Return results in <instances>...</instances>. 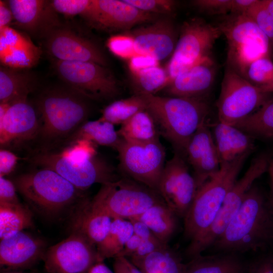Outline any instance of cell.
Masks as SVG:
<instances>
[{
  "instance_id": "6da1fadb",
  "label": "cell",
  "mask_w": 273,
  "mask_h": 273,
  "mask_svg": "<svg viewBox=\"0 0 273 273\" xmlns=\"http://www.w3.org/2000/svg\"><path fill=\"white\" fill-rule=\"evenodd\" d=\"M273 245V198L254 184L239 209L211 247L217 253L240 254Z\"/></svg>"
},
{
  "instance_id": "7a4b0ae2",
  "label": "cell",
  "mask_w": 273,
  "mask_h": 273,
  "mask_svg": "<svg viewBox=\"0 0 273 273\" xmlns=\"http://www.w3.org/2000/svg\"><path fill=\"white\" fill-rule=\"evenodd\" d=\"M143 95L146 110L154 118L160 135L171 144L174 153L186 159L190 140L206 121L208 104L203 99Z\"/></svg>"
},
{
  "instance_id": "3957f363",
  "label": "cell",
  "mask_w": 273,
  "mask_h": 273,
  "mask_svg": "<svg viewBox=\"0 0 273 273\" xmlns=\"http://www.w3.org/2000/svg\"><path fill=\"white\" fill-rule=\"evenodd\" d=\"M88 100L67 86L50 88L40 94L36 107L40 118L37 139L46 147L42 151L64 143L87 121L90 112Z\"/></svg>"
},
{
  "instance_id": "277c9868",
  "label": "cell",
  "mask_w": 273,
  "mask_h": 273,
  "mask_svg": "<svg viewBox=\"0 0 273 273\" xmlns=\"http://www.w3.org/2000/svg\"><path fill=\"white\" fill-rule=\"evenodd\" d=\"M17 192L31 208L48 217L70 211L87 197L55 171L40 168L21 174L13 180Z\"/></svg>"
},
{
  "instance_id": "5b68a950",
  "label": "cell",
  "mask_w": 273,
  "mask_h": 273,
  "mask_svg": "<svg viewBox=\"0 0 273 273\" xmlns=\"http://www.w3.org/2000/svg\"><path fill=\"white\" fill-rule=\"evenodd\" d=\"M250 153L220 164L218 171L198 189L184 217V235L190 241L188 245L196 242L211 225Z\"/></svg>"
},
{
  "instance_id": "8992f818",
  "label": "cell",
  "mask_w": 273,
  "mask_h": 273,
  "mask_svg": "<svg viewBox=\"0 0 273 273\" xmlns=\"http://www.w3.org/2000/svg\"><path fill=\"white\" fill-rule=\"evenodd\" d=\"M218 26L227 42V67L244 78L253 61L268 56L269 38L247 15L231 13Z\"/></svg>"
},
{
  "instance_id": "52a82bcc",
  "label": "cell",
  "mask_w": 273,
  "mask_h": 273,
  "mask_svg": "<svg viewBox=\"0 0 273 273\" xmlns=\"http://www.w3.org/2000/svg\"><path fill=\"white\" fill-rule=\"evenodd\" d=\"M92 201L112 219L127 220L136 218L153 205L164 202L157 191L123 176L115 181L102 185Z\"/></svg>"
},
{
  "instance_id": "ba28073f",
  "label": "cell",
  "mask_w": 273,
  "mask_h": 273,
  "mask_svg": "<svg viewBox=\"0 0 273 273\" xmlns=\"http://www.w3.org/2000/svg\"><path fill=\"white\" fill-rule=\"evenodd\" d=\"M271 156L261 153L253 158L243 176L237 180L228 193L210 227L194 243L187 246L186 255L195 258L211 247L223 233L241 207L245 196L254 181L267 171Z\"/></svg>"
},
{
  "instance_id": "9c48e42d",
  "label": "cell",
  "mask_w": 273,
  "mask_h": 273,
  "mask_svg": "<svg viewBox=\"0 0 273 273\" xmlns=\"http://www.w3.org/2000/svg\"><path fill=\"white\" fill-rule=\"evenodd\" d=\"M221 34L218 26L201 18H193L185 22L167 66L169 82L203 59L210 56L213 46Z\"/></svg>"
},
{
  "instance_id": "30bf717a",
  "label": "cell",
  "mask_w": 273,
  "mask_h": 273,
  "mask_svg": "<svg viewBox=\"0 0 273 273\" xmlns=\"http://www.w3.org/2000/svg\"><path fill=\"white\" fill-rule=\"evenodd\" d=\"M116 151L118 154V170L121 176L157 192L166 163V152L160 139L139 143L122 140Z\"/></svg>"
},
{
  "instance_id": "8fae6325",
  "label": "cell",
  "mask_w": 273,
  "mask_h": 273,
  "mask_svg": "<svg viewBox=\"0 0 273 273\" xmlns=\"http://www.w3.org/2000/svg\"><path fill=\"white\" fill-rule=\"evenodd\" d=\"M270 94L226 67L216 104L219 121L235 126L267 101Z\"/></svg>"
},
{
  "instance_id": "7c38bea8",
  "label": "cell",
  "mask_w": 273,
  "mask_h": 273,
  "mask_svg": "<svg viewBox=\"0 0 273 273\" xmlns=\"http://www.w3.org/2000/svg\"><path fill=\"white\" fill-rule=\"evenodd\" d=\"M54 67L67 87L87 100H108L120 93L116 79L105 66L89 62L56 60Z\"/></svg>"
},
{
  "instance_id": "4fadbf2b",
  "label": "cell",
  "mask_w": 273,
  "mask_h": 273,
  "mask_svg": "<svg viewBox=\"0 0 273 273\" xmlns=\"http://www.w3.org/2000/svg\"><path fill=\"white\" fill-rule=\"evenodd\" d=\"M35 165L53 170L78 189L84 192L95 184L102 185L118 180L115 169L99 155L82 163L69 161L56 152L41 151L30 159Z\"/></svg>"
},
{
  "instance_id": "5bb4252c",
  "label": "cell",
  "mask_w": 273,
  "mask_h": 273,
  "mask_svg": "<svg viewBox=\"0 0 273 273\" xmlns=\"http://www.w3.org/2000/svg\"><path fill=\"white\" fill-rule=\"evenodd\" d=\"M42 260L49 273H88L95 264L101 262L96 246L74 232L48 248Z\"/></svg>"
},
{
  "instance_id": "9a60e30c",
  "label": "cell",
  "mask_w": 273,
  "mask_h": 273,
  "mask_svg": "<svg viewBox=\"0 0 273 273\" xmlns=\"http://www.w3.org/2000/svg\"><path fill=\"white\" fill-rule=\"evenodd\" d=\"M198 190L195 179L186 159L174 153L165 163L158 187V193L176 215L184 217Z\"/></svg>"
},
{
  "instance_id": "2e32d148",
  "label": "cell",
  "mask_w": 273,
  "mask_h": 273,
  "mask_svg": "<svg viewBox=\"0 0 273 273\" xmlns=\"http://www.w3.org/2000/svg\"><path fill=\"white\" fill-rule=\"evenodd\" d=\"M44 39L48 53L56 60L89 62L107 66V58L95 42L66 26L60 24Z\"/></svg>"
},
{
  "instance_id": "e0dca14e",
  "label": "cell",
  "mask_w": 273,
  "mask_h": 273,
  "mask_svg": "<svg viewBox=\"0 0 273 273\" xmlns=\"http://www.w3.org/2000/svg\"><path fill=\"white\" fill-rule=\"evenodd\" d=\"M83 17L97 28L112 31L153 21L157 15L140 10L124 0H91Z\"/></svg>"
},
{
  "instance_id": "ac0fdd59",
  "label": "cell",
  "mask_w": 273,
  "mask_h": 273,
  "mask_svg": "<svg viewBox=\"0 0 273 273\" xmlns=\"http://www.w3.org/2000/svg\"><path fill=\"white\" fill-rule=\"evenodd\" d=\"M39 129L37 110L27 98L11 103L0 120L1 148L18 146L36 139Z\"/></svg>"
},
{
  "instance_id": "d6986e66",
  "label": "cell",
  "mask_w": 273,
  "mask_h": 273,
  "mask_svg": "<svg viewBox=\"0 0 273 273\" xmlns=\"http://www.w3.org/2000/svg\"><path fill=\"white\" fill-rule=\"evenodd\" d=\"M133 39L138 55L150 57L158 61L172 55L176 44V31L170 19H160L126 33Z\"/></svg>"
},
{
  "instance_id": "ffe728a7",
  "label": "cell",
  "mask_w": 273,
  "mask_h": 273,
  "mask_svg": "<svg viewBox=\"0 0 273 273\" xmlns=\"http://www.w3.org/2000/svg\"><path fill=\"white\" fill-rule=\"evenodd\" d=\"M46 242L24 231L13 233L0 241L1 266L10 269L30 268L43 259Z\"/></svg>"
},
{
  "instance_id": "44dd1931",
  "label": "cell",
  "mask_w": 273,
  "mask_h": 273,
  "mask_svg": "<svg viewBox=\"0 0 273 273\" xmlns=\"http://www.w3.org/2000/svg\"><path fill=\"white\" fill-rule=\"evenodd\" d=\"M186 159L193 170L198 189L219 170L220 160L206 121L190 140L186 151Z\"/></svg>"
},
{
  "instance_id": "7402d4cb",
  "label": "cell",
  "mask_w": 273,
  "mask_h": 273,
  "mask_svg": "<svg viewBox=\"0 0 273 273\" xmlns=\"http://www.w3.org/2000/svg\"><path fill=\"white\" fill-rule=\"evenodd\" d=\"M7 2L18 27L34 37L44 39L60 25L51 1L10 0Z\"/></svg>"
},
{
  "instance_id": "603a6c76",
  "label": "cell",
  "mask_w": 273,
  "mask_h": 273,
  "mask_svg": "<svg viewBox=\"0 0 273 273\" xmlns=\"http://www.w3.org/2000/svg\"><path fill=\"white\" fill-rule=\"evenodd\" d=\"M39 48L26 34L10 26L0 28V60L2 66L24 69L38 62Z\"/></svg>"
},
{
  "instance_id": "cb8c5ba5",
  "label": "cell",
  "mask_w": 273,
  "mask_h": 273,
  "mask_svg": "<svg viewBox=\"0 0 273 273\" xmlns=\"http://www.w3.org/2000/svg\"><path fill=\"white\" fill-rule=\"evenodd\" d=\"M214 62L207 57L171 80L164 88L170 97L203 99L215 76Z\"/></svg>"
},
{
  "instance_id": "d4e9b609",
  "label": "cell",
  "mask_w": 273,
  "mask_h": 273,
  "mask_svg": "<svg viewBox=\"0 0 273 273\" xmlns=\"http://www.w3.org/2000/svg\"><path fill=\"white\" fill-rule=\"evenodd\" d=\"M112 219L86 197L70 211L71 233L83 235L97 246L107 236Z\"/></svg>"
},
{
  "instance_id": "484cf974",
  "label": "cell",
  "mask_w": 273,
  "mask_h": 273,
  "mask_svg": "<svg viewBox=\"0 0 273 273\" xmlns=\"http://www.w3.org/2000/svg\"><path fill=\"white\" fill-rule=\"evenodd\" d=\"M212 131L220 164L231 162L254 149L252 137L234 126L218 121Z\"/></svg>"
},
{
  "instance_id": "4316f807",
  "label": "cell",
  "mask_w": 273,
  "mask_h": 273,
  "mask_svg": "<svg viewBox=\"0 0 273 273\" xmlns=\"http://www.w3.org/2000/svg\"><path fill=\"white\" fill-rule=\"evenodd\" d=\"M248 265L238 254L199 255L186 264L184 273H247Z\"/></svg>"
},
{
  "instance_id": "83f0119b",
  "label": "cell",
  "mask_w": 273,
  "mask_h": 273,
  "mask_svg": "<svg viewBox=\"0 0 273 273\" xmlns=\"http://www.w3.org/2000/svg\"><path fill=\"white\" fill-rule=\"evenodd\" d=\"M35 84L34 76L24 69L0 68V103H13L27 98Z\"/></svg>"
},
{
  "instance_id": "f1b7e54d",
  "label": "cell",
  "mask_w": 273,
  "mask_h": 273,
  "mask_svg": "<svg viewBox=\"0 0 273 273\" xmlns=\"http://www.w3.org/2000/svg\"><path fill=\"white\" fill-rule=\"evenodd\" d=\"M176 216L165 202H162L135 218L145 223L159 240L167 245L176 229Z\"/></svg>"
},
{
  "instance_id": "f546056e",
  "label": "cell",
  "mask_w": 273,
  "mask_h": 273,
  "mask_svg": "<svg viewBox=\"0 0 273 273\" xmlns=\"http://www.w3.org/2000/svg\"><path fill=\"white\" fill-rule=\"evenodd\" d=\"M117 132L129 143H147L159 138L155 120L147 110L140 111L122 124Z\"/></svg>"
},
{
  "instance_id": "4dcf8cb0",
  "label": "cell",
  "mask_w": 273,
  "mask_h": 273,
  "mask_svg": "<svg viewBox=\"0 0 273 273\" xmlns=\"http://www.w3.org/2000/svg\"><path fill=\"white\" fill-rule=\"evenodd\" d=\"M79 139L87 140L97 146L109 147L116 150L122 141L114 125L99 119L85 122L64 142V144Z\"/></svg>"
},
{
  "instance_id": "1f68e13d",
  "label": "cell",
  "mask_w": 273,
  "mask_h": 273,
  "mask_svg": "<svg viewBox=\"0 0 273 273\" xmlns=\"http://www.w3.org/2000/svg\"><path fill=\"white\" fill-rule=\"evenodd\" d=\"M133 234V226L130 220L113 219L107 236L96 246L100 261L116 257Z\"/></svg>"
},
{
  "instance_id": "d6a6232c",
  "label": "cell",
  "mask_w": 273,
  "mask_h": 273,
  "mask_svg": "<svg viewBox=\"0 0 273 273\" xmlns=\"http://www.w3.org/2000/svg\"><path fill=\"white\" fill-rule=\"evenodd\" d=\"M33 224V213L28 206L0 202V239Z\"/></svg>"
},
{
  "instance_id": "836d02e7",
  "label": "cell",
  "mask_w": 273,
  "mask_h": 273,
  "mask_svg": "<svg viewBox=\"0 0 273 273\" xmlns=\"http://www.w3.org/2000/svg\"><path fill=\"white\" fill-rule=\"evenodd\" d=\"M132 264L143 273H184L186 265L168 246Z\"/></svg>"
},
{
  "instance_id": "e575fe53",
  "label": "cell",
  "mask_w": 273,
  "mask_h": 273,
  "mask_svg": "<svg viewBox=\"0 0 273 273\" xmlns=\"http://www.w3.org/2000/svg\"><path fill=\"white\" fill-rule=\"evenodd\" d=\"M234 126L251 136L273 137V98L268 99L258 109Z\"/></svg>"
},
{
  "instance_id": "d590c367",
  "label": "cell",
  "mask_w": 273,
  "mask_h": 273,
  "mask_svg": "<svg viewBox=\"0 0 273 273\" xmlns=\"http://www.w3.org/2000/svg\"><path fill=\"white\" fill-rule=\"evenodd\" d=\"M147 109V102L143 95H133L116 100L102 111L99 120L113 125H121L138 112Z\"/></svg>"
},
{
  "instance_id": "8d00e7d4",
  "label": "cell",
  "mask_w": 273,
  "mask_h": 273,
  "mask_svg": "<svg viewBox=\"0 0 273 273\" xmlns=\"http://www.w3.org/2000/svg\"><path fill=\"white\" fill-rule=\"evenodd\" d=\"M136 79L135 95H155L169 82L166 71L159 65L143 69L133 74Z\"/></svg>"
},
{
  "instance_id": "74e56055",
  "label": "cell",
  "mask_w": 273,
  "mask_h": 273,
  "mask_svg": "<svg viewBox=\"0 0 273 273\" xmlns=\"http://www.w3.org/2000/svg\"><path fill=\"white\" fill-rule=\"evenodd\" d=\"M67 145L60 151L56 152L63 158L72 162L84 163L98 155V146L87 140H77Z\"/></svg>"
},
{
  "instance_id": "f35d334b",
  "label": "cell",
  "mask_w": 273,
  "mask_h": 273,
  "mask_svg": "<svg viewBox=\"0 0 273 273\" xmlns=\"http://www.w3.org/2000/svg\"><path fill=\"white\" fill-rule=\"evenodd\" d=\"M245 78L258 86L270 82L273 80V62L268 56L257 59L249 66Z\"/></svg>"
},
{
  "instance_id": "ab89813d",
  "label": "cell",
  "mask_w": 273,
  "mask_h": 273,
  "mask_svg": "<svg viewBox=\"0 0 273 273\" xmlns=\"http://www.w3.org/2000/svg\"><path fill=\"white\" fill-rule=\"evenodd\" d=\"M107 46L113 54L122 59L130 60L138 56L133 39L126 33L112 36L108 39Z\"/></svg>"
},
{
  "instance_id": "60d3db41",
  "label": "cell",
  "mask_w": 273,
  "mask_h": 273,
  "mask_svg": "<svg viewBox=\"0 0 273 273\" xmlns=\"http://www.w3.org/2000/svg\"><path fill=\"white\" fill-rule=\"evenodd\" d=\"M245 14L256 23L269 39L273 40V19L263 6L261 0H257Z\"/></svg>"
},
{
  "instance_id": "b9f144b4",
  "label": "cell",
  "mask_w": 273,
  "mask_h": 273,
  "mask_svg": "<svg viewBox=\"0 0 273 273\" xmlns=\"http://www.w3.org/2000/svg\"><path fill=\"white\" fill-rule=\"evenodd\" d=\"M143 11L154 14H169L175 10L176 3L172 0H124Z\"/></svg>"
},
{
  "instance_id": "7bdbcfd3",
  "label": "cell",
  "mask_w": 273,
  "mask_h": 273,
  "mask_svg": "<svg viewBox=\"0 0 273 273\" xmlns=\"http://www.w3.org/2000/svg\"><path fill=\"white\" fill-rule=\"evenodd\" d=\"M91 0H53L51 4L57 12L67 16L80 15L82 17L90 4Z\"/></svg>"
},
{
  "instance_id": "ee69618b",
  "label": "cell",
  "mask_w": 273,
  "mask_h": 273,
  "mask_svg": "<svg viewBox=\"0 0 273 273\" xmlns=\"http://www.w3.org/2000/svg\"><path fill=\"white\" fill-rule=\"evenodd\" d=\"M232 0H196L193 5L208 15H225L231 13Z\"/></svg>"
},
{
  "instance_id": "f6af8a7d",
  "label": "cell",
  "mask_w": 273,
  "mask_h": 273,
  "mask_svg": "<svg viewBox=\"0 0 273 273\" xmlns=\"http://www.w3.org/2000/svg\"><path fill=\"white\" fill-rule=\"evenodd\" d=\"M157 238L142 241L136 251L130 257V261L133 263L144 258L151 253L167 246Z\"/></svg>"
},
{
  "instance_id": "bcb514c9",
  "label": "cell",
  "mask_w": 273,
  "mask_h": 273,
  "mask_svg": "<svg viewBox=\"0 0 273 273\" xmlns=\"http://www.w3.org/2000/svg\"><path fill=\"white\" fill-rule=\"evenodd\" d=\"M17 191L13 181L5 177H0V202L12 204L20 203Z\"/></svg>"
},
{
  "instance_id": "7dc6e473",
  "label": "cell",
  "mask_w": 273,
  "mask_h": 273,
  "mask_svg": "<svg viewBox=\"0 0 273 273\" xmlns=\"http://www.w3.org/2000/svg\"><path fill=\"white\" fill-rule=\"evenodd\" d=\"M19 157L10 150L1 148L0 150V177L10 174L15 169Z\"/></svg>"
},
{
  "instance_id": "c3c4849f",
  "label": "cell",
  "mask_w": 273,
  "mask_h": 273,
  "mask_svg": "<svg viewBox=\"0 0 273 273\" xmlns=\"http://www.w3.org/2000/svg\"><path fill=\"white\" fill-rule=\"evenodd\" d=\"M247 273H273V256L265 255L248 265Z\"/></svg>"
},
{
  "instance_id": "681fc988",
  "label": "cell",
  "mask_w": 273,
  "mask_h": 273,
  "mask_svg": "<svg viewBox=\"0 0 273 273\" xmlns=\"http://www.w3.org/2000/svg\"><path fill=\"white\" fill-rule=\"evenodd\" d=\"M156 65H159V61L147 56L138 55L129 60V68L133 74L143 69Z\"/></svg>"
},
{
  "instance_id": "f907efd6",
  "label": "cell",
  "mask_w": 273,
  "mask_h": 273,
  "mask_svg": "<svg viewBox=\"0 0 273 273\" xmlns=\"http://www.w3.org/2000/svg\"><path fill=\"white\" fill-rule=\"evenodd\" d=\"M129 220L132 223L134 234L140 237L142 241L156 238L147 225L142 221L136 218H132Z\"/></svg>"
},
{
  "instance_id": "816d5d0a",
  "label": "cell",
  "mask_w": 273,
  "mask_h": 273,
  "mask_svg": "<svg viewBox=\"0 0 273 273\" xmlns=\"http://www.w3.org/2000/svg\"><path fill=\"white\" fill-rule=\"evenodd\" d=\"M142 242L141 239L133 234L124 246L123 249L116 257H130L138 250Z\"/></svg>"
},
{
  "instance_id": "f5cc1de1",
  "label": "cell",
  "mask_w": 273,
  "mask_h": 273,
  "mask_svg": "<svg viewBox=\"0 0 273 273\" xmlns=\"http://www.w3.org/2000/svg\"><path fill=\"white\" fill-rule=\"evenodd\" d=\"M13 19V15L8 2L0 1V28L10 26Z\"/></svg>"
},
{
  "instance_id": "db71d44e",
  "label": "cell",
  "mask_w": 273,
  "mask_h": 273,
  "mask_svg": "<svg viewBox=\"0 0 273 273\" xmlns=\"http://www.w3.org/2000/svg\"><path fill=\"white\" fill-rule=\"evenodd\" d=\"M257 0H232L231 13L245 14Z\"/></svg>"
},
{
  "instance_id": "11a10c76",
  "label": "cell",
  "mask_w": 273,
  "mask_h": 273,
  "mask_svg": "<svg viewBox=\"0 0 273 273\" xmlns=\"http://www.w3.org/2000/svg\"><path fill=\"white\" fill-rule=\"evenodd\" d=\"M129 260L125 257L114 258L113 269L115 273H132L129 266Z\"/></svg>"
},
{
  "instance_id": "9f6ffc18",
  "label": "cell",
  "mask_w": 273,
  "mask_h": 273,
  "mask_svg": "<svg viewBox=\"0 0 273 273\" xmlns=\"http://www.w3.org/2000/svg\"><path fill=\"white\" fill-rule=\"evenodd\" d=\"M88 273H115L108 267L103 261L95 264L89 270Z\"/></svg>"
},
{
  "instance_id": "6f0895ef",
  "label": "cell",
  "mask_w": 273,
  "mask_h": 273,
  "mask_svg": "<svg viewBox=\"0 0 273 273\" xmlns=\"http://www.w3.org/2000/svg\"><path fill=\"white\" fill-rule=\"evenodd\" d=\"M266 10L273 19V0H261Z\"/></svg>"
},
{
  "instance_id": "680465c9",
  "label": "cell",
  "mask_w": 273,
  "mask_h": 273,
  "mask_svg": "<svg viewBox=\"0 0 273 273\" xmlns=\"http://www.w3.org/2000/svg\"><path fill=\"white\" fill-rule=\"evenodd\" d=\"M259 87L264 92L271 94L273 93V80L270 82Z\"/></svg>"
},
{
  "instance_id": "91938a15",
  "label": "cell",
  "mask_w": 273,
  "mask_h": 273,
  "mask_svg": "<svg viewBox=\"0 0 273 273\" xmlns=\"http://www.w3.org/2000/svg\"><path fill=\"white\" fill-rule=\"evenodd\" d=\"M267 171L268 172L269 177L270 178L272 191V193H273V158L271 159L269 162Z\"/></svg>"
},
{
  "instance_id": "94428289",
  "label": "cell",
  "mask_w": 273,
  "mask_h": 273,
  "mask_svg": "<svg viewBox=\"0 0 273 273\" xmlns=\"http://www.w3.org/2000/svg\"><path fill=\"white\" fill-rule=\"evenodd\" d=\"M129 264L132 273H143L138 267L133 265L130 260Z\"/></svg>"
},
{
  "instance_id": "6125c7cd",
  "label": "cell",
  "mask_w": 273,
  "mask_h": 273,
  "mask_svg": "<svg viewBox=\"0 0 273 273\" xmlns=\"http://www.w3.org/2000/svg\"><path fill=\"white\" fill-rule=\"evenodd\" d=\"M2 273H36V272H34V271L26 272H23V271H21L14 270V271H3Z\"/></svg>"
}]
</instances>
